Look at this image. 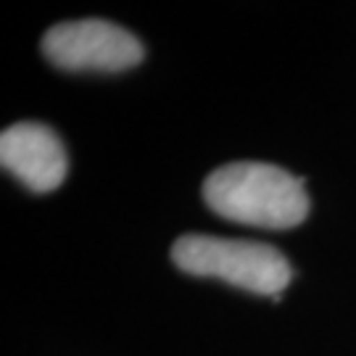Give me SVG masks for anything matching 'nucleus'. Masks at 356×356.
Wrapping results in <instances>:
<instances>
[{
    "label": "nucleus",
    "mask_w": 356,
    "mask_h": 356,
    "mask_svg": "<svg viewBox=\"0 0 356 356\" xmlns=\"http://www.w3.org/2000/svg\"><path fill=\"white\" fill-rule=\"evenodd\" d=\"M204 201L229 222L267 229L296 227L309 214L304 182L280 166L259 161L219 166L206 177Z\"/></svg>",
    "instance_id": "nucleus-1"
},
{
    "label": "nucleus",
    "mask_w": 356,
    "mask_h": 356,
    "mask_svg": "<svg viewBox=\"0 0 356 356\" xmlns=\"http://www.w3.org/2000/svg\"><path fill=\"white\" fill-rule=\"evenodd\" d=\"M172 261L188 275L219 277L243 291L272 296L275 301H280L293 275L288 259L267 243L214 235H185L175 241Z\"/></svg>",
    "instance_id": "nucleus-2"
},
{
    "label": "nucleus",
    "mask_w": 356,
    "mask_h": 356,
    "mask_svg": "<svg viewBox=\"0 0 356 356\" xmlns=\"http://www.w3.org/2000/svg\"><path fill=\"white\" fill-rule=\"evenodd\" d=\"M42 53L66 72H124L143 61L140 40L103 19L56 24L42 38Z\"/></svg>",
    "instance_id": "nucleus-3"
},
{
    "label": "nucleus",
    "mask_w": 356,
    "mask_h": 356,
    "mask_svg": "<svg viewBox=\"0 0 356 356\" xmlns=\"http://www.w3.org/2000/svg\"><path fill=\"white\" fill-rule=\"evenodd\" d=\"M0 164L32 193H51L64 182L69 159L51 127L19 122L0 135Z\"/></svg>",
    "instance_id": "nucleus-4"
}]
</instances>
